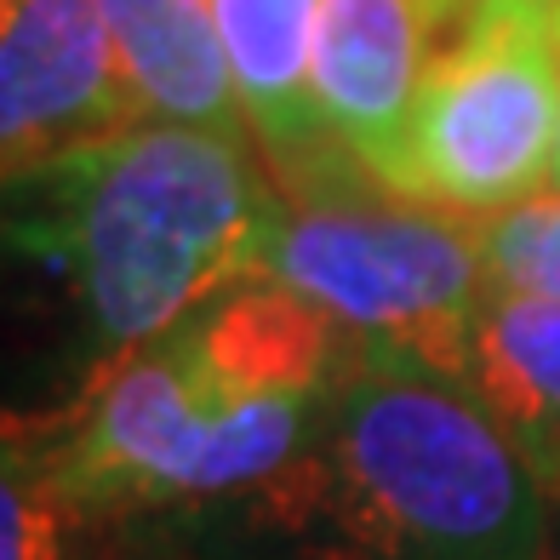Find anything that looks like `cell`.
I'll return each instance as SVG.
<instances>
[{
	"mask_svg": "<svg viewBox=\"0 0 560 560\" xmlns=\"http://www.w3.org/2000/svg\"><path fill=\"white\" fill-rule=\"evenodd\" d=\"M354 354L315 303L246 280L109 366L46 429L58 492L81 521L264 492L310 446Z\"/></svg>",
	"mask_w": 560,
	"mask_h": 560,
	"instance_id": "1",
	"label": "cell"
},
{
	"mask_svg": "<svg viewBox=\"0 0 560 560\" xmlns=\"http://www.w3.org/2000/svg\"><path fill=\"white\" fill-rule=\"evenodd\" d=\"M12 241L81 310L86 389L212 298L264 280L287 212L246 138L138 120L23 177Z\"/></svg>",
	"mask_w": 560,
	"mask_h": 560,
	"instance_id": "2",
	"label": "cell"
},
{
	"mask_svg": "<svg viewBox=\"0 0 560 560\" xmlns=\"http://www.w3.org/2000/svg\"><path fill=\"white\" fill-rule=\"evenodd\" d=\"M264 515L310 560H555V503L480 400L400 361H354Z\"/></svg>",
	"mask_w": 560,
	"mask_h": 560,
	"instance_id": "3",
	"label": "cell"
},
{
	"mask_svg": "<svg viewBox=\"0 0 560 560\" xmlns=\"http://www.w3.org/2000/svg\"><path fill=\"white\" fill-rule=\"evenodd\" d=\"M264 280L332 315L366 361L423 366L452 384L464 377L480 303L492 292L480 229L400 200L384 184L287 200Z\"/></svg>",
	"mask_w": 560,
	"mask_h": 560,
	"instance_id": "4",
	"label": "cell"
},
{
	"mask_svg": "<svg viewBox=\"0 0 560 560\" xmlns=\"http://www.w3.org/2000/svg\"><path fill=\"white\" fill-rule=\"evenodd\" d=\"M555 132V0H503L429 69L389 195L441 212H509L549 189Z\"/></svg>",
	"mask_w": 560,
	"mask_h": 560,
	"instance_id": "5",
	"label": "cell"
},
{
	"mask_svg": "<svg viewBox=\"0 0 560 560\" xmlns=\"http://www.w3.org/2000/svg\"><path fill=\"white\" fill-rule=\"evenodd\" d=\"M138 126L97 0H0V189Z\"/></svg>",
	"mask_w": 560,
	"mask_h": 560,
	"instance_id": "6",
	"label": "cell"
},
{
	"mask_svg": "<svg viewBox=\"0 0 560 560\" xmlns=\"http://www.w3.org/2000/svg\"><path fill=\"white\" fill-rule=\"evenodd\" d=\"M246 132L287 200H315L343 184H372L315 104V23L320 0H212Z\"/></svg>",
	"mask_w": 560,
	"mask_h": 560,
	"instance_id": "7",
	"label": "cell"
},
{
	"mask_svg": "<svg viewBox=\"0 0 560 560\" xmlns=\"http://www.w3.org/2000/svg\"><path fill=\"white\" fill-rule=\"evenodd\" d=\"M560 509V303L487 292L457 377Z\"/></svg>",
	"mask_w": 560,
	"mask_h": 560,
	"instance_id": "8",
	"label": "cell"
},
{
	"mask_svg": "<svg viewBox=\"0 0 560 560\" xmlns=\"http://www.w3.org/2000/svg\"><path fill=\"white\" fill-rule=\"evenodd\" d=\"M97 7H104L138 120L252 138L229 81L212 0H97Z\"/></svg>",
	"mask_w": 560,
	"mask_h": 560,
	"instance_id": "9",
	"label": "cell"
},
{
	"mask_svg": "<svg viewBox=\"0 0 560 560\" xmlns=\"http://www.w3.org/2000/svg\"><path fill=\"white\" fill-rule=\"evenodd\" d=\"M81 515L69 509L52 475L46 429L0 435V560H69V538Z\"/></svg>",
	"mask_w": 560,
	"mask_h": 560,
	"instance_id": "10",
	"label": "cell"
},
{
	"mask_svg": "<svg viewBox=\"0 0 560 560\" xmlns=\"http://www.w3.org/2000/svg\"><path fill=\"white\" fill-rule=\"evenodd\" d=\"M480 258L498 292L560 303V189H544L480 223Z\"/></svg>",
	"mask_w": 560,
	"mask_h": 560,
	"instance_id": "11",
	"label": "cell"
},
{
	"mask_svg": "<svg viewBox=\"0 0 560 560\" xmlns=\"http://www.w3.org/2000/svg\"><path fill=\"white\" fill-rule=\"evenodd\" d=\"M549 189H560V132H555V166H549Z\"/></svg>",
	"mask_w": 560,
	"mask_h": 560,
	"instance_id": "12",
	"label": "cell"
},
{
	"mask_svg": "<svg viewBox=\"0 0 560 560\" xmlns=\"http://www.w3.org/2000/svg\"><path fill=\"white\" fill-rule=\"evenodd\" d=\"M555 35H560V0H555Z\"/></svg>",
	"mask_w": 560,
	"mask_h": 560,
	"instance_id": "13",
	"label": "cell"
},
{
	"mask_svg": "<svg viewBox=\"0 0 560 560\" xmlns=\"http://www.w3.org/2000/svg\"><path fill=\"white\" fill-rule=\"evenodd\" d=\"M555 560H560V555H555Z\"/></svg>",
	"mask_w": 560,
	"mask_h": 560,
	"instance_id": "14",
	"label": "cell"
}]
</instances>
